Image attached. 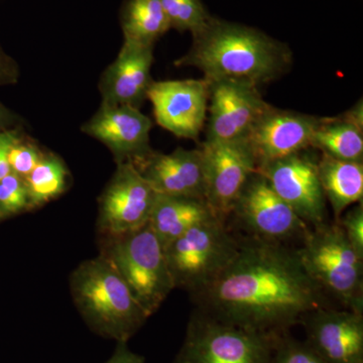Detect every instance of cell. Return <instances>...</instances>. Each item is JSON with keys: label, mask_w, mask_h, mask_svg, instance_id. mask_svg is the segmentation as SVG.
Listing matches in <instances>:
<instances>
[{"label": "cell", "mask_w": 363, "mask_h": 363, "mask_svg": "<svg viewBox=\"0 0 363 363\" xmlns=\"http://www.w3.org/2000/svg\"><path fill=\"white\" fill-rule=\"evenodd\" d=\"M230 217L247 231V236L274 242L301 240L310 227L274 192L259 172L248 179Z\"/></svg>", "instance_id": "obj_8"}, {"label": "cell", "mask_w": 363, "mask_h": 363, "mask_svg": "<svg viewBox=\"0 0 363 363\" xmlns=\"http://www.w3.org/2000/svg\"><path fill=\"white\" fill-rule=\"evenodd\" d=\"M100 255L116 267L149 317L176 289L164 247L149 223L130 233L101 236Z\"/></svg>", "instance_id": "obj_5"}, {"label": "cell", "mask_w": 363, "mask_h": 363, "mask_svg": "<svg viewBox=\"0 0 363 363\" xmlns=\"http://www.w3.org/2000/svg\"><path fill=\"white\" fill-rule=\"evenodd\" d=\"M213 218L205 200L157 194L149 224L164 247L192 227Z\"/></svg>", "instance_id": "obj_20"}, {"label": "cell", "mask_w": 363, "mask_h": 363, "mask_svg": "<svg viewBox=\"0 0 363 363\" xmlns=\"http://www.w3.org/2000/svg\"><path fill=\"white\" fill-rule=\"evenodd\" d=\"M32 209L25 179L9 173L0 180V221Z\"/></svg>", "instance_id": "obj_25"}, {"label": "cell", "mask_w": 363, "mask_h": 363, "mask_svg": "<svg viewBox=\"0 0 363 363\" xmlns=\"http://www.w3.org/2000/svg\"><path fill=\"white\" fill-rule=\"evenodd\" d=\"M70 289L74 304L91 330L117 343H128L150 318L104 255L76 267Z\"/></svg>", "instance_id": "obj_3"}, {"label": "cell", "mask_w": 363, "mask_h": 363, "mask_svg": "<svg viewBox=\"0 0 363 363\" xmlns=\"http://www.w3.org/2000/svg\"><path fill=\"white\" fill-rule=\"evenodd\" d=\"M152 123L140 108L130 105H100L82 126L85 135L104 143L117 162L133 161L149 152Z\"/></svg>", "instance_id": "obj_16"}, {"label": "cell", "mask_w": 363, "mask_h": 363, "mask_svg": "<svg viewBox=\"0 0 363 363\" xmlns=\"http://www.w3.org/2000/svg\"><path fill=\"white\" fill-rule=\"evenodd\" d=\"M304 152L269 162L257 172L308 226L313 227L327 222L326 199L318 174V161Z\"/></svg>", "instance_id": "obj_12"}, {"label": "cell", "mask_w": 363, "mask_h": 363, "mask_svg": "<svg viewBox=\"0 0 363 363\" xmlns=\"http://www.w3.org/2000/svg\"><path fill=\"white\" fill-rule=\"evenodd\" d=\"M274 363H326L306 342L284 335L279 338Z\"/></svg>", "instance_id": "obj_27"}, {"label": "cell", "mask_w": 363, "mask_h": 363, "mask_svg": "<svg viewBox=\"0 0 363 363\" xmlns=\"http://www.w3.org/2000/svg\"><path fill=\"white\" fill-rule=\"evenodd\" d=\"M307 341L326 363H363V313L333 307L303 319Z\"/></svg>", "instance_id": "obj_15"}, {"label": "cell", "mask_w": 363, "mask_h": 363, "mask_svg": "<svg viewBox=\"0 0 363 363\" xmlns=\"http://www.w3.org/2000/svg\"><path fill=\"white\" fill-rule=\"evenodd\" d=\"M69 172L65 162L54 154H45L39 164L26 177L32 209L56 199L68 187Z\"/></svg>", "instance_id": "obj_23"}, {"label": "cell", "mask_w": 363, "mask_h": 363, "mask_svg": "<svg viewBox=\"0 0 363 363\" xmlns=\"http://www.w3.org/2000/svg\"><path fill=\"white\" fill-rule=\"evenodd\" d=\"M168 18L169 28L179 32L199 33L212 16L208 13L201 0H161Z\"/></svg>", "instance_id": "obj_24"}, {"label": "cell", "mask_w": 363, "mask_h": 363, "mask_svg": "<svg viewBox=\"0 0 363 363\" xmlns=\"http://www.w3.org/2000/svg\"><path fill=\"white\" fill-rule=\"evenodd\" d=\"M116 164L98 201L97 227L101 236L130 233L149 223L157 195L130 162Z\"/></svg>", "instance_id": "obj_10"}, {"label": "cell", "mask_w": 363, "mask_h": 363, "mask_svg": "<svg viewBox=\"0 0 363 363\" xmlns=\"http://www.w3.org/2000/svg\"><path fill=\"white\" fill-rule=\"evenodd\" d=\"M23 123L18 114L7 108L6 105L0 102V131L13 130L16 128H21Z\"/></svg>", "instance_id": "obj_32"}, {"label": "cell", "mask_w": 363, "mask_h": 363, "mask_svg": "<svg viewBox=\"0 0 363 363\" xmlns=\"http://www.w3.org/2000/svg\"><path fill=\"white\" fill-rule=\"evenodd\" d=\"M44 155L35 143L26 140L25 135L21 136L9 152V164L11 173L25 179L37 167Z\"/></svg>", "instance_id": "obj_26"}, {"label": "cell", "mask_w": 363, "mask_h": 363, "mask_svg": "<svg viewBox=\"0 0 363 363\" xmlns=\"http://www.w3.org/2000/svg\"><path fill=\"white\" fill-rule=\"evenodd\" d=\"M105 363H145L140 355L128 350L126 343H117L116 350Z\"/></svg>", "instance_id": "obj_31"}, {"label": "cell", "mask_w": 363, "mask_h": 363, "mask_svg": "<svg viewBox=\"0 0 363 363\" xmlns=\"http://www.w3.org/2000/svg\"><path fill=\"white\" fill-rule=\"evenodd\" d=\"M206 142H233L247 136L272 106L257 86L234 81L210 82Z\"/></svg>", "instance_id": "obj_13"}, {"label": "cell", "mask_w": 363, "mask_h": 363, "mask_svg": "<svg viewBox=\"0 0 363 363\" xmlns=\"http://www.w3.org/2000/svg\"><path fill=\"white\" fill-rule=\"evenodd\" d=\"M192 298L208 316L272 336L286 335L309 313L331 307L297 247L250 236L240 238L228 266Z\"/></svg>", "instance_id": "obj_1"}, {"label": "cell", "mask_w": 363, "mask_h": 363, "mask_svg": "<svg viewBox=\"0 0 363 363\" xmlns=\"http://www.w3.org/2000/svg\"><path fill=\"white\" fill-rule=\"evenodd\" d=\"M154 45L123 40V47L99 82L101 105H130L140 108L154 82L150 75Z\"/></svg>", "instance_id": "obj_18"}, {"label": "cell", "mask_w": 363, "mask_h": 363, "mask_svg": "<svg viewBox=\"0 0 363 363\" xmlns=\"http://www.w3.org/2000/svg\"><path fill=\"white\" fill-rule=\"evenodd\" d=\"M238 247L240 238L219 219L189 229L164 247L175 288L197 295L228 266Z\"/></svg>", "instance_id": "obj_6"}, {"label": "cell", "mask_w": 363, "mask_h": 363, "mask_svg": "<svg viewBox=\"0 0 363 363\" xmlns=\"http://www.w3.org/2000/svg\"><path fill=\"white\" fill-rule=\"evenodd\" d=\"M20 76L18 62L9 56L0 45V86L16 84L20 81Z\"/></svg>", "instance_id": "obj_30"}, {"label": "cell", "mask_w": 363, "mask_h": 363, "mask_svg": "<svg viewBox=\"0 0 363 363\" xmlns=\"http://www.w3.org/2000/svg\"><path fill=\"white\" fill-rule=\"evenodd\" d=\"M317 164L325 199L330 203L334 221H337L348 208L362 202L363 162L322 154Z\"/></svg>", "instance_id": "obj_21"}, {"label": "cell", "mask_w": 363, "mask_h": 363, "mask_svg": "<svg viewBox=\"0 0 363 363\" xmlns=\"http://www.w3.org/2000/svg\"><path fill=\"white\" fill-rule=\"evenodd\" d=\"M281 337L225 323L197 310L175 363H274Z\"/></svg>", "instance_id": "obj_7"}, {"label": "cell", "mask_w": 363, "mask_h": 363, "mask_svg": "<svg viewBox=\"0 0 363 363\" xmlns=\"http://www.w3.org/2000/svg\"><path fill=\"white\" fill-rule=\"evenodd\" d=\"M300 240L301 262L327 297L343 309L363 313V257L338 222L308 227Z\"/></svg>", "instance_id": "obj_4"}, {"label": "cell", "mask_w": 363, "mask_h": 363, "mask_svg": "<svg viewBox=\"0 0 363 363\" xmlns=\"http://www.w3.org/2000/svg\"><path fill=\"white\" fill-rule=\"evenodd\" d=\"M292 64L288 45L250 26L212 16L193 35L190 51L177 60V67L199 69L204 78L253 86L278 79Z\"/></svg>", "instance_id": "obj_2"}, {"label": "cell", "mask_w": 363, "mask_h": 363, "mask_svg": "<svg viewBox=\"0 0 363 363\" xmlns=\"http://www.w3.org/2000/svg\"><path fill=\"white\" fill-rule=\"evenodd\" d=\"M210 84L205 78L154 81L147 99L157 123L177 138L197 140L206 124Z\"/></svg>", "instance_id": "obj_11"}, {"label": "cell", "mask_w": 363, "mask_h": 363, "mask_svg": "<svg viewBox=\"0 0 363 363\" xmlns=\"http://www.w3.org/2000/svg\"><path fill=\"white\" fill-rule=\"evenodd\" d=\"M320 117L271 106L243 138L257 169L311 147L313 133Z\"/></svg>", "instance_id": "obj_14"}, {"label": "cell", "mask_w": 363, "mask_h": 363, "mask_svg": "<svg viewBox=\"0 0 363 363\" xmlns=\"http://www.w3.org/2000/svg\"><path fill=\"white\" fill-rule=\"evenodd\" d=\"M130 162L160 195L205 200L204 174L200 149L178 147L169 154L150 150Z\"/></svg>", "instance_id": "obj_17"}, {"label": "cell", "mask_w": 363, "mask_h": 363, "mask_svg": "<svg viewBox=\"0 0 363 363\" xmlns=\"http://www.w3.org/2000/svg\"><path fill=\"white\" fill-rule=\"evenodd\" d=\"M204 174L205 201L219 220L228 223L234 204L257 164L245 140L206 142L199 147Z\"/></svg>", "instance_id": "obj_9"}, {"label": "cell", "mask_w": 363, "mask_h": 363, "mask_svg": "<svg viewBox=\"0 0 363 363\" xmlns=\"http://www.w3.org/2000/svg\"><path fill=\"white\" fill-rule=\"evenodd\" d=\"M346 238L358 255L363 257V204L346 210L337 220Z\"/></svg>", "instance_id": "obj_28"}, {"label": "cell", "mask_w": 363, "mask_h": 363, "mask_svg": "<svg viewBox=\"0 0 363 363\" xmlns=\"http://www.w3.org/2000/svg\"><path fill=\"white\" fill-rule=\"evenodd\" d=\"M121 26L123 40L149 45L171 30L161 0H128Z\"/></svg>", "instance_id": "obj_22"}, {"label": "cell", "mask_w": 363, "mask_h": 363, "mask_svg": "<svg viewBox=\"0 0 363 363\" xmlns=\"http://www.w3.org/2000/svg\"><path fill=\"white\" fill-rule=\"evenodd\" d=\"M23 135L21 128L0 131V180L11 173L9 164V152L14 143L18 142Z\"/></svg>", "instance_id": "obj_29"}, {"label": "cell", "mask_w": 363, "mask_h": 363, "mask_svg": "<svg viewBox=\"0 0 363 363\" xmlns=\"http://www.w3.org/2000/svg\"><path fill=\"white\" fill-rule=\"evenodd\" d=\"M311 147L334 159L342 161H362V100L342 116L320 117L319 123L313 133Z\"/></svg>", "instance_id": "obj_19"}]
</instances>
